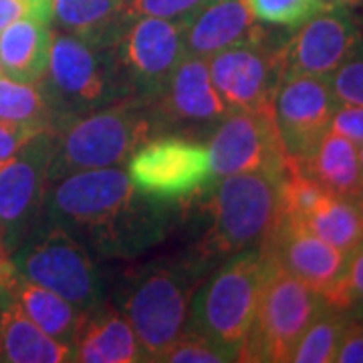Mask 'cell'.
<instances>
[{"instance_id": "cell-21", "label": "cell", "mask_w": 363, "mask_h": 363, "mask_svg": "<svg viewBox=\"0 0 363 363\" xmlns=\"http://www.w3.org/2000/svg\"><path fill=\"white\" fill-rule=\"evenodd\" d=\"M0 362L63 363L75 362V347L49 337L33 323L14 297L0 286Z\"/></svg>"}, {"instance_id": "cell-23", "label": "cell", "mask_w": 363, "mask_h": 363, "mask_svg": "<svg viewBox=\"0 0 363 363\" xmlns=\"http://www.w3.org/2000/svg\"><path fill=\"white\" fill-rule=\"evenodd\" d=\"M52 33L49 25L33 18L16 21L0 33V71L2 75L39 83L45 77L51 55Z\"/></svg>"}, {"instance_id": "cell-39", "label": "cell", "mask_w": 363, "mask_h": 363, "mask_svg": "<svg viewBox=\"0 0 363 363\" xmlns=\"http://www.w3.org/2000/svg\"><path fill=\"white\" fill-rule=\"evenodd\" d=\"M359 145H362V147H359L357 152H359V162H362V168H363V143H359Z\"/></svg>"}, {"instance_id": "cell-3", "label": "cell", "mask_w": 363, "mask_h": 363, "mask_svg": "<svg viewBox=\"0 0 363 363\" xmlns=\"http://www.w3.org/2000/svg\"><path fill=\"white\" fill-rule=\"evenodd\" d=\"M40 89L57 116V130L75 117L131 97L109 43L52 33L51 55Z\"/></svg>"}, {"instance_id": "cell-26", "label": "cell", "mask_w": 363, "mask_h": 363, "mask_svg": "<svg viewBox=\"0 0 363 363\" xmlns=\"http://www.w3.org/2000/svg\"><path fill=\"white\" fill-rule=\"evenodd\" d=\"M0 121L33 130L57 131V116L39 83H23L0 75Z\"/></svg>"}, {"instance_id": "cell-27", "label": "cell", "mask_w": 363, "mask_h": 363, "mask_svg": "<svg viewBox=\"0 0 363 363\" xmlns=\"http://www.w3.org/2000/svg\"><path fill=\"white\" fill-rule=\"evenodd\" d=\"M350 319V311H337L329 305L301 335L291 362L295 363H331L335 362L343 329Z\"/></svg>"}, {"instance_id": "cell-29", "label": "cell", "mask_w": 363, "mask_h": 363, "mask_svg": "<svg viewBox=\"0 0 363 363\" xmlns=\"http://www.w3.org/2000/svg\"><path fill=\"white\" fill-rule=\"evenodd\" d=\"M252 14L269 25L297 28L311 16L325 11V0H247Z\"/></svg>"}, {"instance_id": "cell-12", "label": "cell", "mask_w": 363, "mask_h": 363, "mask_svg": "<svg viewBox=\"0 0 363 363\" xmlns=\"http://www.w3.org/2000/svg\"><path fill=\"white\" fill-rule=\"evenodd\" d=\"M208 154L210 184L247 172L283 176L291 160L274 123L272 104L257 109L230 111L210 135Z\"/></svg>"}, {"instance_id": "cell-35", "label": "cell", "mask_w": 363, "mask_h": 363, "mask_svg": "<svg viewBox=\"0 0 363 363\" xmlns=\"http://www.w3.org/2000/svg\"><path fill=\"white\" fill-rule=\"evenodd\" d=\"M331 130L350 138L351 142L363 143V107L339 105L331 119Z\"/></svg>"}, {"instance_id": "cell-37", "label": "cell", "mask_w": 363, "mask_h": 363, "mask_svg": "<svg viewBox=\"0 0 363 363\" xmlns=\"http://www.w3.org/2000/svg\"><path fill=\"white\" fill-rule=\"evenodd\" d=\"M351 315H355V317H359V319H363V303L362 305H357V307H355V309H353V311H350Z\"/></svg>"}, {"instance_id": "cell-20", "label": "cell", "mask_w": 363, "mask_h": 363, "mask_svg": "<svg viewBox=\"0 0 363 363\" xmlns=\"http://www.w3.org/2000/svg\"><path fill=\"white\" fill-rule=\"evenodd\" d=\"M75 362L135 363L145 362V357L128 317L99 305L85 313L75 339Z\"/></svg>"}, {"instance_id": "cell-13", "label": "cell", "mask_w": 363, "mask_h": 363, "mask_svg": "<svg viewBox=\"0 0 363 363\" xmlns=\"http://www.w3.org/2000/svg\"><path fill=\"white\" fill-rule=\"evenodd\" d=\"M281 45L269 40L267 30L208 57V71L226 107L257 109L272 104L283 79Z\"/></svg>"}, {"instance_id": "cell-14", "label": "cell", "mask_w": 363, "mask_h": 363, "mask_svg": "<svg viewBox=\"0 0 363 363\" xmlns=\"http://www.w3.org/2000/svg\"><path fill=\"white\" fill-rule=\"evenodd\" d=\"M339 107L327 77H283L272 97L274 123L286 156L303 164L313 156Z\"/></svg>"}, {"instance_id": "cell-24", "label": "cell", "mask_w": 363, "mask_h": 363, "mask_svg": "<svg viewBox=\"0 0 363 363\" xmlns=\"http://www.w3.org/2000/svg\"><path fill=\"white\" fill-rule=\"evenodd\" d=\"M123 0H52V21L83 39L109 43L121 23Z\"/></svg>"}, {"instance_id": "cell-22", "label": "cell", "mask_w": 363, "mask_h": 363, "mask_svg": "<svg viewBox=\"0 0 363 363\" xmlns=\"http://www.w3.org/2000/svg\"><path fill=\"white\" fill-rule=\"evenodd\" d=\"M327 194L357 202L363 196V168L357 143L329 130L313 156L298 164Z\"/></svg>"}, {"instance_id": "cell-1", "label": "cell", "mask_w": 363, "mask_h": 363, "mask_svg": "<svg viewBox=\"0 0 363 363\" xmlns=\"http://www.w3.org/2000/svg\"><path fill=\"white\" fill-rule=\"evenodd\" d=\"M40 216L83 234L105 255H130L154 245L164 222L156 206H135V190L119 166L73 172L49 182Z\"/></svg>"}, {"instance_id": "cell-38", "label": "cell", "mask_w": 363, "mask_h": 363, "mask_svg": "<svg viewBox=\"0 0 363 363\" xmlns=\"http://www.w3.org/2000/svg\"><path fill=\"white\" fill-rule=\"evenodd\" d=\"M357 208H359V212H362V218H363V196L357 200Z\"/></svg>"}, {"instance_id": "cell-28", "label": "cell", "mask_w": 363, "mask_h": 363, "mask_svg": "<svg viewBox=\"0 0 363 363\" xmlns=\"http://www.w3.org/2000/svg\"><path fill=\"white\" fill-rule=\"evenodd\" d=\"M157 362L168 363H228L238 362V351L198 333H182Z\"/></svg>"}, {"instance_id": "cell-34", "label": "cell", "mask_w": 363, "mask_h": 363, "mask_svg": "<svg viewBox=\"0 0 363 363\" xmlns=\"http://www.w3.org/2000/svg\"><path fill=\"white\" fill-rule=\"evenodd\" d=\"M335 362L363 363V319L351 315V313L347 325L343 329V335H341Z\"/></svg>"}, {"instance_id": "cell-32", "label": "cell", "mask_w": 363, "mask_h": 363, "mask_svg": "<svg viewBox=\"0 0 363 363\" xmlns=\"http://www.w3.org/2000/svg\"><path fill=\"white\" fill-rule=\"evenodd\" d=\"M329 83L339 105L363 107V40L357 51L329 77Z\"/></svg>"}, {"instance_id": "cell-40", "label": "cell", "mask_w": 363, "mask_h": 363, "mask_svg": "<svg viewBox=\"0 0 363 363\" xmlns=\"http://www.w3.org/2000/svg\"><path fill=\"white\" fill-rule=\"evenodd\" d=\"M2 257H9V255L4 252V248H2V240H0V259H2Z\"/></svg>"}, {"instance_id": "cell-36", "label": "cell", "mask_w": 363, "mask_h": 363, "mask_svg": "<svg viewBox=\"0 0 363 363\" xmlns=\"http://www.w3.org/2000/svg\"><path fill=\"white\" fill-rule=\"evenodd\" d=\"M37 133H39V130L9 123V121H0V164L6 162L9 157H13Z\"/></svg>"}, {"instance_id": "cell-18", "label": "cell", "mask_w": 363, "mask_h": 363, "mask_svg": "<svg viewBox=\"0 0 363 363\" xmlns=\"http://www.w3.org/2000/svg\"><path fill=\"white\" fill-rule=\"evenodd\" d=\"M0 286L13 295L21 309L26 313V317L49 337L75 347V339L85 319V313L79 311L73 303L45 286L26 281L14 269L9 257L0 259Z\"/></svg>"}, {"instance_id": "cell-10", "label": "cell", "mask_w": 363, "mask_h": 363, "mask_svg": "<svg viewBox=\"0 0 363 363\" xmlns=\"http://www.w3.org/2000/svg\"><path fill=\"white\" fill-rule=\"evenodd\" d=\"M55 133L39 131L0 164V240L6 255L39 224L55 154Z\"/></svg>"}, {"instance_id": "cell-31", "label": "cell", "mask_w": 363, "mask_h": 363, "mask_svg": "<svg viewBox=\"0 0 363 363\" xmlns=\"http://www.w3.org/2000/svg\"><path fill=\"white\" fill-rule=\"evenodd\" d=\"M212 0H123L121 16H156L172 21H190Z\"/></svg>"}, {"instance_id": "cell-16", "label": "cell", "mask_w": 363, "mask_h": 363, "mask_svg": "<svg viewBox=\"0 0 363 363\" xmlns=\"http://www.w3.org/2000/svg\"><path fill=\"white\" fill-rule=\"evenodd\" d=\"M160 130L210 131L216 128L230 109L212 85L206 57L186 55L172 73L168 85L154 101Z\"/></svg>"}, {"instance_id": "cell-25", "label": "cell", "mask_w": 363, "mask_h": 363, "mask_svg": "<svg viewBox=\"0 0 363 363\" xmlns=\"http://www.w3.org/2000/svg\"><path fill=\"white\" fill-rule=\"evenodd\" d=\"M315 236L350 257L363 242V218L357 202L327 194L303 222Z\"/></svg>"}, {"instance_id": "cell-11", "label": "cell", "mask_w": 363, "mask_h": 363, "mask_svg": "<svg viewBox=\"0 0 363 363\" xmlns=\"http://www.w3.org/2000/svg\"><path fill=\"white\" fill-rule=\"evenodd\" d=\"M135 194L154 202H174L210 186V154L202 142L164 135L142 143L128 160Z\"/></svg>"}, {"instance_id": "cell-4", "label": "cell", "mask_w": 363, "mask_h": 363, "mask_svg": "<svg viewBox=\"0 0 363 363\" xmlns=\"http://www.w3.org/2000/svg\"><path fill=\"white\" fill-rule=\"evenodd\" d=\"M206 255L156 264L140 272L123 303L145 362L160 355L180 337L196 289L206 279Z\"/></svg>"}, {"instance_id": "cell-5", "label": "cell", "mask_w": 363, "mask_h": 363, "mask_svg": "<svg viewBox=\"0 0 363 363\" xmlns=\"http://www.w3.org/2000/svg\"><path fill=\"white\" fill-rule=\"evenodd\" d=\"M267 271L269 260L259 248L233 255L196 289L184 331L240 351L257 315Z\"/></svg>"}, {"instance_id": "cell-7", "label": "cell", "mask_w": 363, "mask_h": 363, "mask_svg": "<svg viewBox=\"0 0 363 363\" xmlns=\"http://www.w3.org/2000/svg\"><path fill=\"white\" fill-rule=\"evenodd\" d=\"M325 307L319 293L269 260L257 315L240 345L238 362H291L297 341Z\"/></svg>"}, {"instance_id": "cell-42", "label": "cell", "mask_w": 363, "mask_h": 363, "mask_svg": "<svg viewBox=\"0 0 363 363\" xmlns=\"http://www.w3.org/2000/svg\"><path fill=\"white\" fill-rule=\"evenodd\" d=\"M0 313H2V305H0Z\"/></svg>"}, {"instance_id": "cell-6", "label": "cell", "mask_w": 363, "mask_h": 363, "mask_svg": "<svg viewBox=\"0 0 363 363\" xmlns=\"http://www.w3.org/2000/svg\"><path fill=\"white\" fill-rule=\"evenodd\" d=\"M281 178L269 172H247L216 180L210 198L212 226L202 250L214 255H238L260 248L283 218Z\"/></svg>"}, {"instance_id": "cell-9", "label": "cell", "mask_w": 363, "mask_h": 363, "mask_svg": "<svg viewBox=\"0 0 363 363\" xmlns=\"http://www.w3.org/2000/svg\"><path fill=\"white\" fill-rule=\"evenodd\" d=\"M188 21L123 16L109 47L131 97L156 101L186 57Z\"/></svg>"}, {"instance_id": "cell-33", "label": "cell", "mask_w": 363, "mask_h": 363, "mask_svg": "<svg viewBox=\"0 0 363 363\" xmlns=\"http://www.w3.org/2000/svg\"><path fill=\"white\" fill-rule=\"evenodd\" d=\"M23 18L51 25L52 0H0V33Z\"/></svg>"}, {"instance_id": "cell-43", "label": "cell", "mask_w": 363, "mask_h": 363, "mask_svg": "<svg viewBox=\"0 0 363 363\" xmlns=\"http://www.w3.org/2000/svg\"><path fill=\"white\" fill-rule=\"evenodd\" d=\"M359 26H362V25H359ZM362 35H363V26H362Z\"/></svg>"}, {"instance_id": "cell-17", "label": "cell", "mask_w": 363, "mask_h": 363, "mask_svg": "<svg viewBox=\"0 0 363 363\" xmlns=\"http://www.w3.org/2000/svg\"><path fill=\"white\" fill-rule=\"evenodd\" d=\"M259 250L323 298L337 285L347 262L345 252L315 236L303 222L285 216Z\"/></svg>"}, {"instance_id": "cell-15", "label": "cell", "mask_w": 363, "mask_h": 363, "mask_svg": "<svg viewBox=\"0 0 363 363\" xmlns=\"http://www.w3.org/2000/svg\"><path fill=\"white\" fill-rule=\"evenodd\" d=\"M297 28L281 47L283 77L329 79L363 40L359 21L343 4H329Z\"/></svg>"}, {"instance_id": "cell-8", "label": "cell", "mask_w": 363, "mask_h": 363, "mask_svg": "<svg viewBox=\"0 0 363 363\" xmlns=\"http://www.w3.org/2000/svg\"><path fill=\"white\" fill-rule=\"evenodd\" d=\"M9 259L26 281L61 295L79 311L89 313L101 305L104 285L95 262L77 238L61 226L37 224Z\"/></svg>"}, {"instance_id": "cell-30", "label": "cell", "mask_w": 363, "mask_h": 363, "mask_svg": "<svg viewBox=\"0 0 363 363\" xmlns=\"http://www.w3.org/2000/svg\"><path fill=\"white\" fill-rule=\"evenodd\" d=\"M325 303L337 311H353L363 303V242L347 257L343 274Z\"/></svg>"}, {"instance_id": "cell-41", "label": "cell", "mask_w": 363, "mask_h": 363, "mask_svg": "<svg viewBox=\"0 0 363 363\" xmlns=\"http://www.w3.org/2000/svg\"><path fill=\"white\" fill-rule=\"evenodd\" d=\"M341 2H357V0H341Z\"/></svg>"}, {"instance_id": "cell-2", "label": "cell", "mask_w": 363, "mask_h": 363, "mask_svg": "<svg viewBox=\"0 0 363 363\" xmlns=\"http://www.w3.org/2000/svg\"><path fill=\"white\" fill-rule=\"evenodd\" d=\"M160 133L154 104L140 97H123L75 117L55 133L49 182L81 169L123 166L142 143Z\"/></svg>"}, {"instance_id": "cell-19", "label": "cell", "mask_w": 363, "mask_h": 363, "mask_svg": "<svg viewBox=\"0 0 363 363\" xmlns=\"http://www.w3.org/2000/svg\"><path fill=\"white\" fill-rule=\"evenodd\" d=\"M247 0H212L188 21L186 55L212 57L259 33Z\"/></svg>"}]
</instances>
